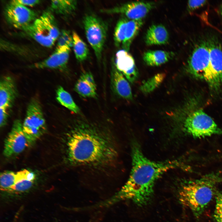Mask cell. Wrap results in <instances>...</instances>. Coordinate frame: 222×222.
<instances>
[{"mask_svg":"<svg viewBox=\"0 0 222 222\" xmlns=\"http://www.w3.org/2000/svg\"><path fill=\"white\" fill-rule=\"evenodd\" d=\"M187 66L189 71L193 75L209 83L210 60L207 41H202L195 47L188 58Z\"/></svg>","mask_w":222,"mask_h":222,"instance_id":"obj_8","label":"cell"},{"mask_svg":"<svg viewBox=\"0 0 222 222\" xmlns=\"http://www.w3.org/2000/svg\"><path fill=\"white\" fill-rule=\"evenodd\" d=\"M128 21L126 18H122L118 20L116 25L113 39L115 44L117 47H119L121 44H122L125 39Z\"/></svg>","mask_w":222,"mask_h":222,"instance_id":"obj_26","label":"cell"},{"mask_svg":"<svg viewBox=\"0 0 222 222\" xmlns=\"http://www.w3.org/2000/svg\"><path fill=\"white\" fill-rule=\"evenodd\" d=\"M156 5L155 2H153L134 1L100 11L108 14H121L130 20L142 19Z\"/></svg>","mask_w":222,"mask_h":222,"instance_id":"obj_11","label":"cell"},{"mask_svg":"<svg viewBox=\"0 0 222 222\" xmlns=\"http://www.w3.org/2000/svg\"><path fill=\"white\" fill-rule=\"evenodd\" d=\"M112 76V85L116 93L125 99H131L132 95L131 88L123 74L116 68L113 71Z\"/></svg>","mask_w":222,"mask_h":222,"instance_id":"obj_17","label":"cell"},{"mask_svg":"<svg viewBox=\"0 0 222 222\" xmlns=\"http://www.w3.org/2000/svg\"><path fill=\"white\" fill-rule=\"evenodd\" d=\"M169 35L166 27L160 24L150 27L146 34L145 41L148 46L164 45L167 43Z\"/></svg>","mask_w":222,"mask_h":222,"instance_id":"obj_16","label":"cell"},{"mask_svg":"<svg viewBox=\"0 0 222 222\" xmlns=\"http://www.w3.org/2000/svg\"><path fill=\"white\" fill-rule=\"evenodd\" d=\"M8 109L0 108V126L3 127L7 123L9 114Z\"/></svg>","mask_w":222,"mask_h":222,"instance_id":"obj_31","label":"cell"},{"mask_svg":"<svg viewBox=\"0 0 222 222\" xmlns=\"http://www.w3.org/2000/svg\"><path fill=\"white\" fill-rule=\"evenodd\" d=\"M83 23L87 40L97 59L100 60L106 39L108 25L99 17L92 14L86 15Z\"/></svg>","mask_w":222,"mask_h":222,"instance_id":"obj_6","label":"cell"},{"mask_svg":"<svg viewBox=\"0 0 222 222\" xmlns=\"http://www.w3.org/2000/svg\"><path fill=\"white\" fill-rule=\"evenodd\" d=\"M215 185L211 181L198 180L184 182L180 187L178 196L181 203L199 217L215 193Z\"/></svg>","mask_w":222,"mask_h":222,"instance_id":"obj_3","label":"cell"},{"mask_svg":"<svg viewBox=\"0 0 222 222\" xmlns=\"http://www.w3.org/2000/svg\"><path fill=\"white\" fill-rule=\"evenodd\" d=\"M209 48L210 79L208 83L212 88L217 89L222 84V47L216 40L207 41Z\"/></svg>","mask_w":222,"mask_h":222,"instance_id":"obj_12","label":"cell"},{"mask_svg":"<svg viewBox=\"0 0 222 222\" xmlns=\"http://www.w3.org/2000/svg\"><path fill=\"white\" fill-rule=\"evenodd\" d=\"M74 52L76 59L80 62L86 60L89 55V50L85 42L75 31L72 32Z\"/></svg>","mask_w":222,"mask_h":222,"instance_id":"obj_22","label":"cell"},{"mask_svg":"<svg viewBox=\"0 0 222 222\" xmlns=\"http://www.w3.org/2000/svg\"><path fill=\"white\" fill-rule=\"evenodd\" d=\"M77 5L76 0H52L51 2L50 8L51 11L57 14L67 15L74 12Z\"/></svg>","mask_w":222,"mask_h":222,"instance_id":"obj_21","label":"cell"},{"mask_svg":"<svg viewBox=\"0 0 222 222\" xmlns=\"http://www.w3.org/2000/svg\"><path fill=\"white\" fill-rule=\"evenodd\" d=\"M31 145L23 132L22 123L19 119L16 120L5 140L4 155L7 158L16 156Z\"/></svg>","mask_w":222,"mask_h":222,"instance_id":"obj_10","label":"cell"},{"mask_svg":"<svg viewBox=\"0 0 222 222\" xmlns=\"http://www.w3.org/2000/svg\"><path fill=\"white\" fill-rule=\"evenodd\" d=\"M219 12L220 14L222 16V3L220 4L219 9Z\"/></svg>","mask_w":222,"mask_h":222,"instance_id":"obj_34","label":"cell"},{"mask_svg":"<svg viewBox=\"0 0 222 222\" xmlns=\"http://www.w3.org/2000/svg\"><path fill=\"white\" fill-rule=\"evenodd\" d=\"M17 182L10 192L16 193L24 192L30 189L35 179L33 172L26 169L17 172Z\"/></svg>","mask_w":222,"mask_h":222,"instance_id":"obj_18","label":"cell"},{"mask_svg":"<svg viewBox=\"0 0 222 222\" xmlns=\"http://www.w3.org/2000/svg\"><path fill=\"white\" fill-rule=\"evenodd\" d=\"M132 167L130 175L120 190L105 201L107 206L123 200H130L136 205L142 207L152 199L158 179L164 173L178 167L177 160L156 162L147 158L136 142L133 143L132 150Z\"/></svg>","mask_w":222,"mask_h":222,"instance_id":"obj_2","label":"cell"},{"mask_svg":"<svg viewBox=\"0 0 222 222\" xmlns=\"http://www.w3.org/2000/svg\"><path fill=\"white\" fill-rule=\"evenodd\" d=\"M116 68L124 75L131 82L137 78L138 72L134 59L128 51L124 49L118 51L116 54Z\"/></svg>","mask_w":222,"mask_h":222,"instance_id":"obj_14","label":"cell"},{"mask_svg":"<svg viewBox=\"0 0 222 222\" xmlns=\"http://www.w3.org/2000/svg\"><path fill=\"white\" fill-rule=\"evenodd\" d=\"M68 161L72 165L99 168L109 166L117 153L111 134L84 122H76L67 134Z\"/></svg>","mask_w":222,"mask_h":222,"instance_id":"obj_1","label":"cell"},{"mask_svg":"<svg viewBox=\"0 0 222 222\" xmlns=\"http://www.w3.org/2000/svg\"><path fill=\"white\" fill-rule=\"evenodd\" d=\"M173 55L172 53L164 51L149 50L144 53L143 59L148 65L158 66L167 62Z\"/></svg>","mask_w":222,"mask_h":222,"instance_id":"obj_19","label":"cell"},{"mask_svg":"<svg viewBox=\"0 0 222 222\" xmlns=\"http://www.w3.org/2000/svg\"><path fill=\"white\" fill-rule=\"evenodd\" d=\"M70 47L68 46L57 47L49 57L31 66L36 69L63 70L66 68L69 56Z\"/></svg>","mask_w":222,"mask_h":222,"instance_id":"obj_13","label":"cell"},{"mask_svg":"<svg viewBox=\"0 0 222 222\" xmlns=\"http://www.w3.org/2000/svg\"><path fill=\"white\" fill-rule=\"evenodd\" d=\"M18 91L13 78L5 76L0 82V108L8 109L14 103L17 96Z\"/></svg>","mask_w":222,"mask_h":222,"instance_id":"obj_15","label":"cell"},{"mask_svg":"<svg viewBox=\"0 0 222 222\" xmlns=\"http://www.w3.org/2000/svg\"><path fill=\"white\" fill-rule=\"evenodd\" d=\"M184 126L185 130L196 138L222 134V130L212 118L200 109L189 114L185 119Z\"/></svg>","mask_w":222,"mask_h":222,"instance_id":"obj_7","label":"cell"},{"mask_svg":"<svg viewBox=\"0 0 222 222\" xmlns=\"http://www.w3.org/2000/svg\"><path fill=\"white\" fill-rule=\"evenodd\" d=\"M16 2L25 6H33L38 4L40 2V1L26 0H15Z\"/></svg>","mask_w":222,"mask_h":222,"instance_id":"obj_32","label":"cell"},{"mask_svg":"<svg viewBox=\"0 0 222 222\" xmlns=\"http://www.w3.org/2000/svg\"><path fill=\"white\" fill-rule=\"evenodd\" d=\"M58 41L57 47L63 46H68L70 47H73V39L72 35H71L70 32L66 30H63L60 32L58 38Z\"/></svg>","mask_w":222,"mask_h":222,"instance_id":"obj_29","label":"cell"},{"mask_svg":"<svg viewBox=\"0 0 222 222\" xmlns=\"http://www.w3.org/2000/svg\"><path fill=\"white\" fill-rule=\"evenodd\" d=\"M80 76L91 84L96 86L93 77L90 73L89 72L84 73Z\"/></svg>","mask_w":222,"mask_h":222,"instance_id":"obj_33","label":"cell"},{"mask_svg":"<svg viewBox=\"0 0 222 222\" xmlns=\"http://www.w3.org/2000/svg\"><path fill=\"white\" fill-rule=\"evenodd\" d=\"M56 92V99L60 104L75 113L79 112V109L70 94L62 86H58Z\"/></svg>","mask_w":222,"mask_h":222,"instance_id":"obj_23","label":"cell"},{"mask_svg":"<svg viewBox=\"0 0 222 222\" xmlns=\"http://www.w3.org/2000/svg\"><path fill=\"white\" fill-rule=\"evenodd\" d=\"M22 126L23 132L31 145L46 131V123L41 106L35 98L32 99L28 104Z\"/></svg>","mask_w":222,"mask_h":222,"instance_id":"obj_5","label":"cell"},{"mask_svg":"<svg viewBox=\"0 0 222 222\" xmlns=\"http://www.w3.org/2000/svg\"><path fill=\"white\" fill-rule=\"evenodd\" d=\"M74 88L83 97H95L96 96V86L91 84L81 76L77 81Z\"/></svg>","mask_w":222,"mask_h":222,"instance_id":"obj_24","label":"cell"},{"mask_svg":"<svg viewBox=\"0 0 222 222\" xmlns=\"http://www.w3.org/2000/svg\"><path fill=\"white\" fill-rule=\"evenodd\" d=\"M143 24L142 19L128 21L125 39L122 43L123 49L128 51L133 40L138 35Z\"/></svg>","mask_w":222,"mask_h":222,"instance_id":"obj_20","label":"cell"},{"mask_svg":"<svg viewBox=\"0 0 222 222\" xmlns=\"http://www.w3.org/2000/svg\"><path fill=\"white\" fill-rule=\"evenodd\" d=\"M165 76V74L163 73L155 75L144 82L141 86V91L145 93L152 92L162 83Z\"/></svg>","mask_w":222,"mask_h":222,"instance_id":"obj_27","label":"cell"},{"mask_svg":"<svg viewBox=\"0 0 222 222\" xmlns=\"http://www.w3.org/2000/svg\"><path fill=\"white\" fill-rule=\"evenodd\" d=\"M206 0H189L187 3L188 10L192 11L199 8L204 5Z\"/></svg>","mask_w":222,"mask_h":222,"instance_id":"obj_30","label":"cell"},{"mask_svg":"<svg viewBox=\"0 0 222 222\" xmlns=\"http://www.w3.org/2000/svg\"><path fill=\"white\" fill-rule=\"evenodd\" d=\"M42 46L51 47L54 44L60 32L51 11H44L31 23L23 30Z\"/></svg>","mask_w":222,"mask_h":222,"instance_id":"obj_4","label":"cell"},{"mask_svg":"<svg viewBox=\"0 0 222 222\" xmlns=\"http://www.w3.org/2000/svg\"><path fill=\"white\" fill-rule=\"evenodd\" d=\"M213 217L215 222H222V192H217Z\"/></svg>","mask_w":222,"mask_h":222,"instance_id":"obj_28","label":"cell"},{"mask_svg":"<svg viewBox=\"0 0 222 222\" xmlns=\"http://www.w3.org/2000/svg\"><path fill=\"white\" fill-rule=\"evenodd\" d=\"M0 189L4 191L10 192L17 182L16 172L6 171L1 173L0 178Z\"/></svg>","mask_w":222,"mask_h":222,"instance_id":"obj_25","label":"cell"},{"mask_svg":"<svg viewBox=\"0 0 222 222\" xmlns=\"http://www.w3.org/2000/svg\"><path fill=\"white\" fill-rule=\"evenodd\" d=\"M5 15L7 22L13 27L23 30L37 18L36 13L27 6L13 0L5 7Z\"/></svg>","mask_w":222,"mask_h":222,"instance_id":"obj_9","label":"cell"}]
</instances>
